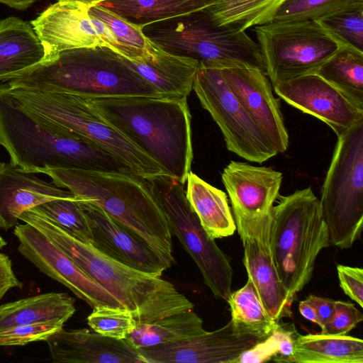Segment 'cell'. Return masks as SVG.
I'll return each instance as SVG.
<instances>
[{
	"label": "cell",
	"instance_id": "1",
	"mask_svg": "<svg viewBox=\"0 0 363 363\" xmlns=\"http://www.w3.org/2000/svg\"><path fill=\"white\" fill-rule=\"evenodd\" d=\"M86 98L109 123L157 162L166 175L184 185L193 160L187 98Z\"/></svg>",
	"mask_w": 363,
	"mask_h": 363
},
{
	"label": "cell",
	"instance_id": "2",
	"mask_svg": "<svg viewBox=\"0 0 363 363\" xmlns=\"http://www.w3.org/2000/svg\"><path fill=\"white\" fill-rule=\"evenodd\" d=\"M0 145L8 152L11 162L35 174L54 168L133 173L106 150L70 130L30 113L2 84Z\"/></svg>",
	"mask_w": 363,
	"mask_h": 363
},
{
	"label": "cell",
	"instance_id": "3",
	"mask_svg": "<svg viewBox=\"0 0 363 363\" xmlns=\"http://www.w3.org/2000/svg\"><path fill=\"white\" fill-rule=\"evenodd\" d=\"M58 187L101 208L142 237L170 266L172 235L167 217L147 179L133 173L79 169H45Z\"/></svg>",
	"mask_w": 363,
	"mask_h": 363
},
{
	"label": "cell",
	"instance_id": "4",
	"mask_svg": "<svg viewBox=\"0 0 363 363\" xmlns=\"http://www.w3.org/2000/svg\"><path fill=\"white\" fill-rule=\"evenodd\" d=\"M3 82L84 97H162L125 57L105 46L60 51Z\"/></svg>",
	"mask_w": 363,
	"mask_h": 363
},
{
	"label": "cell",
	"instance_id": "5",
	"mask_svg": "<svg viewBox=\"0 0 363 363\" xmlns=\"http://www.w3.org/2000/svg\"><path fill=\"white\" fill-rule=\"evenodd\" d=\"M278 199L272 208V253L281 282L295 298L311 279L319 252L331 244L311 187Z\"/></svg>",
	"mask_w": 363,
	"mask_h": 363
},
{
	"label": "cell",
	"instance_id": "6",
	"mask_svg": "<svg viewBox=\"0 0 363 363\" xmlns=\"http://www.w3.org/2000/svg\"><path fill=\"white\" fill-rule=\"evenodd\" d=\"M36 118L84 137L122 160L136 175L149 179L165 174L160 164L109 123L86 97L2 84ZM166 175V174H165Z\"/></svg>",
	"mask_w": 363,
	"mask_h": 363
},
{
	"label": "cell",
	"instance_id": "7",
	"mask_svg": "<svg viewBox=\"0 0 363 363\" xmlns=\"http://www.w3.org/2000/svg\"><path fill=\"white\" fill-rule=\"evenodd\" d=\"M143 33L165 51L196 60L199 67L249 66L266 73L257 43L246 30L217 26L206 9L146 26Z\"/></svg>",
	"mask_w": 363,
	"mask_h": 363
},
{
	"label": "cell",
	"instance_id": "8",
	"mask_svg": "<svg viewBox=\"0 0 363 363\" xmlns=\"http://www.w3.org/2000/svg\"><path fill=\"white\" fill-rule=\"evenodd\" d=\"M330 244L348 249L363 223V121L337 137L320 199Z\"/></svg>",
	"mask_w": 363,
	"mask_h": 363
},
{
	"label": "cell",
	"instance_id": "9",
	"mask_svg": "<svg viewBox=\"0 0 363 363\" xmlns=\"http://www.w3.org/2000/svg\"><path fill=\"white\" fill-rule=\"evenodd\" d=\"M19 220L40 231L94 281L133 312L153 303L172 284L161 277L135 270L77 239L34 208L23 212Z\"/></svg>",
	"mask_w": 363,
	"mask_h": 363
},
{
	"label": "cell",
	"instance_id": "10",
	"mask_svg": "<svg viewBox=\"0 0 363 363\" xmlns=\"http://www.w3.org/2000/svg\"><path fill=\"white\" fill-rule=\"evenodd\" d=\"M252 28L272 85L314 73L344 46L317 21H272Z\"/></svg>",
	"mask_w": 363,
	"mask_h": 363
},
{
	"label": "cell",
	"instance_id": "11",
	"mask_svg": "<svg viewBox=\"0 0 363 363\" xmlns=\"http://www.w3.org/2000/svg\"><path fill=\"white\" fill-rule=\"evenodd\" d=\"M146 179L164 211L172 235L192 257L213 296L227 301L233 275L230 260L200 224L188 203L184 184L165 174Z\"/></svg>",
	"mask_w": 363,
	"mask_h": 363
},
{
	"label": "cell",
	"instance_id": "12",
	"mask_svg": "<svg viewBox=\"0 0 363 363\" xmlns=\"http://www.w3.org/2000/svg\"><path fill=\"white\" fill-rule=\"evenodd\" d=\"M192 90L219 127L229 151L257 163L277 154L230 90L219 68L199 67Z\"/></svg>",
	"mask_w": 363,
	"mask_h": 363
},
{
	"label": "cell",
	"instance_id": "13",
	"mask_svg": "<svg viewBox=\"0 0 363 363\" xmlns=\"http://www.w3.org/2000/svg\"><path fill=\"white\" fill-rule=\"evenodd\" d=\"M233 213L244 249L243 264L260 302L276 323L291 318L295 298L281 282L272 253V209L255 216Z\"/></svg>",
	"mask_w": 363,
	"mask_h": 363
},
{
	"label": "cell",
	"instance_id": "14",
	"mask_svg": "<svg viewBox=\"0 0 363 363\" xmlns=\"http://www.w3.org/2000/svg\"><path fill=\"white\" fill-rule=\"evenodd\" d=\"M89 6L74 0H60L30 21L45 51V58L74 48L107 47L121 56L124 48L109 28L89 13Z\"/></svg>",
	"mask_w": 363,
	"mask_h": 363
},
{
	"label": "cell",
	"instance_id": "15",
	"mask_svg": "<svg viewBox=\"0 0 363 363\" xmlns=\"http://www.w3.org/2000/svg\"><path fill=\"white\" fill-rule=\"evenodd\" d=\"M13 234L17 250L39 271L68 288L91 308H125L110 292L90 278L50 238L28 223H17Z\"/></svg>",
	"mask_w": 363,
	"mask_h": 363
},
{
	"label": "cell",
	"instance_id": "16",
	"mask_svg": "<svg viewBox=\"0 0 363 363\" xmlns=\"http://www.w3.org/2000/svg\"><path fill=\"white\" fill-rule=\"evenodd\" d=\"M272 86L281 99L326 123L337 137L363 121V109L315 73L281 81Z\"/></svg>",
	"mask_w": 363,
	"mask_h": 363
},
{
	"label": "cell",
	"instance_id": "17",
	"mask_svg": "<svg viewBox=\"0 0 363 363\" xmlns=\"http://www.w3.org/2000/svg\"><path fill=\"white\" fill-rule=\"evenodd\" d=\"M79 201L90 227L91 245L97 250L121 264L154 277H161L171 267L136 233L101 208Z\"/></svg>",
	"mask_w": 363,
	"mask_h": 363
},
{
	"label": "cell",
	"instance_id": "18",
	"mask_svg": "<svg viewBox=\"0 0 363 363\" xmlns=\"http://www.w3.org/2000/svg\"><path fill=\"white\" fill-rule=\"evenodd\" d=\"M220 69L230 90L277 153L285 152L289 145V133L267 74L249 66Z\"/></svg>",
	"mask_w": 363,
	"mask_h": 363
},
{
	"label": "cell",
	"instance_id": "19",
	"mask_svg": "<svg viewBox=\"0 0 363 363\" xmlns=\"http://www.w3.org/2000/svg\"><path fill=\"white\" fill-rule=\"evenodd\" d=\"M262 340L239 335L230 320L211 332L138 350L144 363H235L242 353Z\"/></svg>",
	"mask_w": 363,
	"mask_h": 363
},
{
	"label": "cell",
	"instance_id": "20",
	"mask_svg": "<svg viewBox=\"0 0 363 363\" xmlns=\"http://www.w3.org/2000/svg\"><path fill=\"white\" fill-rule=\"evenodd\" d=\"M45 342L55 363H144L128 339L108 337L87 328H62Z\"/></svg>",
	"mask_w": 363,
	"mask_h": 363
},
{
	"label": "cell",
	"instance_id": "21",
	"mask_svg": "<svg viewBox=\"0 0 363 363\" xmlns=\"http://www.w3.org/2000/svg\"><path fill=\"white\" fill-rule=\"evenodd\" d=\"M221 179L233 213L255 216L272 208L279 196L283 175L271 167L231 161L224 168Z\"/></svg>",
	"mask_w": 363,
	"mask_h": 363
},
{
	"label": "cell",
	"instance_id": "22",
	"mask_svg": "<svg viewBox=\"0 0 363 363\" xmlns=\"http://www.w3.org/2000/svg\"><path fill=\"white\" fill-rule=\"evenodd\" d=\"M74 195L9 162H0V228L8 230L25 211L44 202Z\"/></svg>",
	"mask_w": 363,
	"mask_h": 363
},
{
	"label": "cell",
	"instance_id": "23",
	"mask_svg": "<svg viewBox=\"0 0 363 363\" xmlns=\"http://www.w3.org/2000/svg\"><path fill=\"white\" fill-rule=\"evenodd\" d=\"M162 97L187 98L199 69L191 57L165 51L153 42L142 56L125 58Z\"/></svg>",
	"mask_w": 363,
	"mask_h": 363
},
{
	"label": "cell",
	"instance_id": "24",
	"mask_svg": "<svg viewBox=\"0 0 363 363\" xmlns=\"http://www.w3.org/2000/svg\"><path fill=\"white\" fill-rule=\"evenodd\" d=\"M45 56L43 43L32 26L16 17L0 21V80L41 62Z\"/></svg>",
	"mask_w": 363,
	"mask_h": 363
},
{
	"label": "cell",
	"instance_id": "25",
	"mask_svg": "<svg viewBox=\"0 0 363 363\" xmlns=\"http://www.w3.org/2000/svg\"><path fill=\"white\" fill-rule=\"evenodd\" d=\"M76 311L74 298L66 293L50 292L0 306V330L35 324L63 325Z\"/></svg>",
	"mask_w": 363,
	"mask_h": 363
},
{
	"label": "cell",
	"instance_id": "26",
	"mask_svg": "<svg viewBox=\"0 0 363 363\" xmlns=\"http://www.w3.org/2000/svg\"><path fill=\"white\" fill-rule=\"evenodd\" d=\"M186 182V199L207 235L214 240L233 235L236 225L226 194L191 171Z\"/></svg>",
	"mask_w": 363,
	"mask_h": 363
},
{
	"label": "cell",
	"instance_id": "27",
	"mask_svg": "<svg viewBox=\"0 0 363 363\" xmlns=\"http://www.w3.org/2000/svg\"><path fill=\"white\" fill-rule=\"evenodd\" d=\"M292 362L363 363V340L347 335L297 333Z\"/></svg>",
	"mask_w": 363,
	"mask_h": 363
},
{
	"label": "cell",
	"instance_id": "28",
	"mask_svg": "<svg viewBox=\"0 0 363 363\" xmlns=\"http://www.w3.org/2000/svg\"><path fill=\"white\" fill-rule=\"evenodd\" d=\"M215 0H106L99 4L143 27L203 11Z\"/></svg>",
	"mask_w": 363,
	"mask_h": 363
},
{
	"label": "cell",
	"instance_id": "29",
	"mask_svg": "<svg viewBox=\"0 0 363 363\" xmlns=\"http://www.w3.org/2000/svg\"><path fill=\"white\" fill-rule=\"evenodd\" d=\"M205 331L202 319L193 309L136 325L126 339L138 349L179 342Z\"/></svg>",
	"mask_w": 363,
	"mask_h": 363
},
{
	"label": "cell",
	"instance_id": "30",
	"mask_svg": "<svg viewBox=\"0 0 363 363\" xmlns=\"http://www.w3.org/2000/svg\"><path fill=\"white\" fill-rule=\"evenodd\" d=\"M314 73L363 109V51L344 45Z\"/></svg>",
	"mask_w": 363,
	"mask_h": 363
},
{
	"label": "cell",
	"instance_id": "31",
	"mask_svg": "<svg viewBox=\"0 0 363 363\" xmlns=\"http://www.w3.org/2000/svg\"><path fill=\"white\" fill-rule=\"evenodd\" d=\"M286 0H215L206 9L219 26L246 30L273 20Z\"/></svg>",
	"mask_w": 363,
	"mask_h": 363
},
{
	"label": "cell",
	"instance_id": "32",
	"mask_svg": "<svg viewBox=\"0 0 363 363\" xmlns=\"http://www.w3.org/2000/svg\"><path fill=\"white\" fill-rule=\"evenodd\" d=\"M226 301L230 306V321L239 335L263 340L278 325L267 313L248 279L244 286L231 292Z\"/></svg>",
	"mask_w": 363,
	"mask_h": 363
},
{
	"label": "cell",
	"instance_id": "33",
	"mask_svg": "<svg viewBox=\"0 0 363 363\" xmlns=\"http://www.w3.org/2000/svg\"><path fill=\"white\" fill-rule=\"evenodd\" d=\"M89 13L109 28L125 49L123 57L142 56L149 48L152 41L144 34L143 26L130 22L99 4L89 6Z\"/></svg>",
	"mask_w": 363,
	"mask_h": 363
},
{
	"label": "cell",
	"instance_id": "34",
	"mask_svg": "<svg viewBox=\"0 0 363 363\" xmlns=\"http://www.w3.org/2000/svg\"><path fill=\"white\" fill-rule=\"evenodd\" d=\"M34 208L77 239L91 245L92 236L88 220L75 196L50 200Z\"/></svg>",
	"mask_w": 363,
	"mask_h": 363
},
{
	"label": "cell",
	"instance_id": "35",
	"mask_svg": "<svg viewBox=\"0 0 363 363\" xmlns=\"http://www.w3.org/2000/svg\"><path fill=\"white\" fill-rule=\"evenodd\" d=\"M359 4H363V0H286L272 21H318Z\"/></svg>",
	"mask_w": 363,
	"mask_h": 363
},
{
	"label": "cell",
	"instance_id": "36",
	"mask_svg": "<svg viewBox=\"0 0 363 363\" xmlns=\"http://www.w3.org/2000/svg\"><path fill=\"white\" fill-rule=\"evenodd\" d=\"M317 21L344 45L363 51V4L347 8Z\"/></svg>",
	"mask_w": 363,
	"mask_h": 363
},
{
	"label": "cell",
	"instance_id": "37",
	"mask_svg": "<svg viewBox=\"0 0 363 363\" xmlns=\"http://www.w3.org/2000/svg\"><path fill=\"white\" fill-rule=\"evenodd\" d=\"M87 323L93 331L115 339L126 338L136 327L132 311L108 306L93 308Z\"/></svg>",
	"mask_w": 363,
	"mask_h": 363
},
{
	"label": "cell",
	"instance_id": "38",
	"mask_svg": "<svg viewBox=\"0 0 363 363\" xmlns=\"http://www.w3.org/2000/svg\"><path fill=\"white\" fill-rule=\"evenodd\" d=\"M63 328L56 324L16 325L0 330V346H21L33 342L46 341Z\"/></svg>",
	"mask_w": 363,
	"mask_h": 363
},
{
	"label": "cell",
	"instance_id": "39",
	"mask_svg": "<svg viewBox=\"0 0 363 363\" xmlns=\"http://www.w3.org/2000/svg\"><path fill=\"white\" fill-rule=\"evenodd\" d=\"M362 320V314L353 303L340 300L335 301L334 315L321 328L320 333L328 335H345Z\"/></svg>",
	"mask_w": 363,
	"mask_h": 363
},
{
	"label": "cell",
	"instance_id": "40",
	"mask_svg": "<svg viewBox=\"0 0 363 363\" xmlns=\"http://www.w3.org/2000/svg\"><path fill=\"white\" fill-rule=\"evenodd\" d=\"M340 286L352 300L363 307V269L357 267L337 265Z\"/></svg>",
	"mask_w": 363,
	"mask_h": 363
},
{
	"label": "cell",
	"instance_id": "41",
	"mask_svg": "<svg viewBox=\"0 0 363 363\" xmlns=\"http://www.w3.org/2000/svg\"><path fill=\"white\" fill-rule=\"evenodd\" d=\"M23 283L16 276L12 262L6 254L0 252V301L9 291L14 288L21 289Z\"/></svg>",
	"mask_w": 363,
	"mask_h": 363
},
{
	"label": "cell",
	"instance_id": "42",
	"mask_svg": "<svg viewBox=\"0 0 363 363\" xmlns=\"http://www.w3.org/2000/svg\"><path fill=\"white\" fill-rule=\"evenodd\" d=\"M306 300L314 308L318 325L322 328L334 315L335 301L310 294Z\"/></svg>",
	"mask_w": 363,
	"mask_h": 363
},
{
	"label": "cell",
	"instance_id": "43",
	"mask_svg": "<svg viewBox=\"0 0 363 363\" xmlns=\"http://www.w3.org/2000/svg\"><path fill=\"white\" fill-rule=\"evenodd\" d=\"M298 309L302 316L315 324H318V317L314 308L305 299L298 304Z\"/></svg>",
	"mask_w": 363,
	"mask_h": 363
},
{
	"label": "cell",
	"instance_id": "44",
	"mask_svg": "<svg viewBox=\"0 0 363 363\" xmlns=\"http://www.w3.org/2000/svg\"><path fill=\"white\" fill-rule=\"evenodd\" d=\"M38 1L40 0H0V3L16 9L23 10Z\"/></svg>",
	"mask_w": 363,
	"mask_h": 363
},
{
	"label": "cell",
	"instance_id": "45",
	"mask_svg": "<svg viewBox=\"0 0 363 363\" xmlns=\"http://www.w3.org/2000/svg\"><path fill=\"white\" fill-rule=\"evenodd\" d=\"M58 1H60V0H58ZM74 1H78L82 2V3L88 5L89 6H91L92 5L99 4V3L106 1V0H74Z\"/></svg>",
	"mask_w": 363,
	"mask_h": 363
}]
</instances>
